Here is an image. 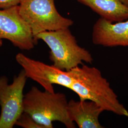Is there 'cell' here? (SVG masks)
I'll use <instances>...</instances> for the list:
<instances>
[{
	"label": "cell",
	"mask_w": 128,
	"mask_h": 128,
	"mask_svg": "<svg viewBox=\"0 0 128 128\" xmlns=\"http://www.w3.org/2000/svg\"><path fill=\"white\" fill-rule=\"evenodd\" d=\"M16 62L25 71L28 78L38 82L45 90L55 92L54 84H58L71 89L74 78L70 71H66L33 60L18 53L15 56Z\"/></svg>",
	"instance_id": "8992f818"
},
{
	"label": "cell",
	"mask_w": 128,
	"mask_h": 128,
	"mask_svg": "<svg viewBox=\"0 0 128 128\" xmlns=\"http://www.w3.org/2000/svg\"><path fill=\"white\" fill-rule=\"evenodd\" d=\"M70 71L74 78L70 90L78 94L80 100L93 101L104 111L128 117V110L119 101L117 95L99 69L83 65Z\"/></svg>",
	"instance_id": "6da1fadb"
},
{
	"label": "cell",
	"mask_w": 128,
	"mask_h": 128,
	"mask_svg": "<svg viewBox=\"0 0 128 128\" xmlns=\"http://www.w3.org/2000/svg\"><path fill=\"white\" fill-rule=\"evenodd\" d=\"M15 125L23 128H43L30 115L25 112L18 117Z\"/></svg>",
	"instance_id": "8fae6325"
},
{
	"label": "cell",
	"mask_w": 128,
	"mask_h": 128,
	"mask_svg": "<svg viewBox=\"0 0 128 128\" xmlns=\"http://www.w3.org/2000/svg\"><path fill=\"white\" fill-rule=\"evenodd\" d=\"M68 102L63 93L42 91L33 86L24 95L23 110L43 128H53L56 121L66 128H76L69 116Z\"/></svg>",
	"instance_id": "7a4b0ae2"
},
{
	"label": "cell",
	"mask_w": 128,
	"mask_h": 128,
	"mask_svg": "<svg viewBox=\"0 0 128 128\" xmlns=\"http://www.w3.org/2000/svg\"><path fill=\"white\" fill-rule=\"evenodd\" d=\"M0 39L8 40L22 50H30L37 44L31 28L20 13L18 5L0 10Z\"/></svg>",
	"instance_id": "52a82bcc"
},
{
	"label": "cell",
	"mask_w": 128,
	"mask_h": 128,
	"mask_svg": "<svg viewBox=\"0 0 128 128\" xmlns=\"http://www.w3.org/2000/svg\"><path fill=\"white\" fill-rule=\"evenodd\" d=\"M125 5L128 7V0H120Z\"/></svg>",
	"instance_id": "4fadbf2b"
},
{
	"label": "cell",
	"mask_w": 128,
	"mask_h": 128,
	"mask_svg": "<svg viewBox=\"0 0 128 128\" xmlns=\"http://www.w3.org/2000/svg\"><path fill=\"white\" fill-rule=\"evenodd\" d=\"M18 6L20 13L31 28L35 40L40 33L68 28L73 24L72 20L58 12L55 0H20Z\"/></svg>",
	"instance_id": "277c9868"
},
{
	"label": "cell",
	"mask_w": 128,
	"mask_h": 128,
	"mask_svg": "<svg viewBox=\"0 0 128 128\" xmlns=\"http://www.w3.org/2000/svg\"><path fill=\"white\" fill-rule=\"evenodd\" d=\"M2 45V40L0 39V48Z\"/></svg>",
	"instance_id": "5bb4252c"
},
{
	"label": "cell",
	"mask_w": 128,
	"mask_h": 128,
	"mask_svg": "<svg viewBox=\"0 0 128 128\" xmlns=\"http://www.w3.org/2000/svg\"><path fill=\"white\" fill-rule=\"evenodd\" d=\"M28 78L23 69L9 84L7 76H0V128H12L22 114L23 91Z\"/></svg>",
	"instance_id": "5b68a950"
},
{
	"label": "cell",
	"mask_w": 128,
	"mask_h": 128,
	"mask_svg": "<svg viewBox=\"0 0 128 128\" xmlns=\"http://www.w3.org/2000/svg\"><path fill=\"white\" fill-rule=\"evenodd\" d=\"M20 0H0V9L9 8L19 4Z\"/></svg>",
	"instance_id": "7c38bea8"
},
{
	"label": "cell",
	"mask_w": 128,
	"mask_h": 128,
	"mask_svg": "<svg viewBox=\"0 0 128 128\" xmlns=\"http://www.w3.org/2000/svg\"><path fill=\"white\" fill-rule=\"evenodd\" d=\"M68 110L70 118L79 128H104L99 116L104 110L93 101L71 99L68 102Z\"/></svg>",
	"instance_id": "9c48e42d"
},
{
	"label": "cell",
	"mask_w": 128,
	"mask_h": 128,
	"mask_svg": "<svg viewBox=\"0 0 128 128\" xmlns=\"http://www.w3.org/2000/svg\"><path fill=\"white\" fill-rule=\"evenodd\" d=\"M92 41L96 45L105 47L128 46V19L110 22L99 18L93 27Z\"/></svg>",
	"instance_id": "ba28073f"
},
{
	"label": "cell",
	"mask_w": 128,
	"mask_h": 128,
	"mask_svg": "<svg viewBox=\"0 0 128 128\" xmlns=\"http://www.w3.org/2000/svg\"><path fill=\"white\" fill-rule=\"evenodd\" d=\"M110 22L128 19V7L120 0H76Z\"/></svg>",
	"instance_id": "30bf717a"
},
{
	"label": "cell",
	"mask_w": 128,
	"mask_h": 128,
	"mask_svg": "<svg viewBox=\"0 0 128 128\" xmlns=\"http://www.w3.org/2000/svg\"><path fill=\"white\" fill-rule=\"evenodd\" d=\"M48 46L50 59L58 68L68 71L82 64H91L94 59L90 52L78 44L69 28L42 32L36 37Z\"/></svg>",
	"instance_id": "3957f363"
}]
</instances>
